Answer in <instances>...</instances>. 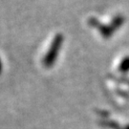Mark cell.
Returning a JSON list of instances; mask_svg holds the SVG:
<instances>
[{"label":"cell","mask_w":129,"mask_h":129,"mask_svg":"<svg viewBox=\"0 0 129 129\" xmlns=\"http://www.w3.org/2000/svg\"><path fill=\"white\" fill-rule=\"evenodd\" d=\"M62 41H63V37L61 34H57L55 35L53 41L51 43V46L49 48V50L47 52L46 56L44 58V64L46 65L47 67H50L54 64L55 58L57 56V54L59 52V49L61 47V44H62Z\"/></svg>","instance_id":"cell-1"},{"label":"cell","mask_w":129,"mask_h":129,"mask_svg":"<svg viewBox=\"0 0 129 129\" xmlns=\"http://www.w3.org/2000/svg\"><path fill=\"white\" fill-rule=\"evenodd\" d=\"M123 22H124V17H123L122 15H120V14H117V15L114 16L113 19L111 20V22L109 25H110L111 28L113 29V31L115 32V30L119 29V28L123 24Z\"/></svg>","instance_id":"cell-3"},{"label":"cell","mask_w":129,"mask_h":129,"mask_svg":"<svg viewBox=\"0 0 129 129\" xmlns=\"http://www.w3.org/2000/svg\"><path fill=\"white\" fill-rule=\"evenodd\" d=\"M119 70L122 73H126L129 71V55L124 56L122 60L120 61V66H119Z\"/></svg>","instance_id":"cell-4"},{"label":"cell","mask_w":129,"mask_h":129,"mask_svg":"<svg viewBox=\"0 0 129 129\" xmlns=\"http://www.w3.org/2000/svg\"><path fill=\"white\" fill-rule=\"evenodd\" d=\"M88 22H89V25H90V26L97 28L98 30H99V32H100V34H101L103 37L108 38V37H110L111 36L113 35V33H114V31H113V29L111 28L110 25L102 24V22L99 21V19L95 18V17H90L89 20H88Z\"/></svg>","instance_id":"cell-2"}]
</instances>
